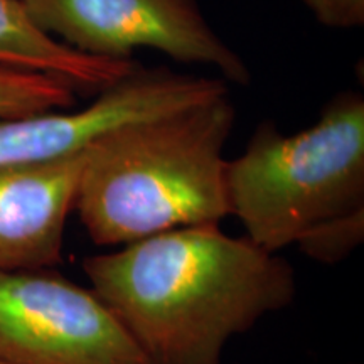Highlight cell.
Here are the masks:
<instances>
[{"label":"cell","instance_id":"cell-1","mask_svg":"<svg viewBox=\"0 0 364 364\" xmlns=\"http://www.w3.org/2000/svg\"><path fill=\"white\" fill-rule=\"evenodd\" d=\"M152 364H223L228 341L295 297L294 268L220 226H186L83 262Z\"/></svg>","mask_w":364,"mask_h":364},{"label":"cell","instance_id":"cell-8","mask_svg":"<svg viewBox=\"0 0 364 364\" xmlns=\"http://www.w3.org/2000/svg\"><path fill=\"white\" fill-rule=\"evenodd\" d=\"M113 125L110 108L91 102L80 110L0 118V167L54 161L90 147Z\"/></svg>","mask_w":364,"mask_h":364},{"label":"cell","instance_id":"cell-10","mask_svg":"<svg viewBox=\"0 0 364 364\" xmlns=\"http://www.w3.org/2000/svg\"><path fill=\"white\" fill-rule=\"evenodd\" d=\"M318 24L329 29H358L364 26V0H300Z\"/></svg>","mask_w":364,"mask_h":364},{"label":"cell","instance_id":"cell-3","mask_svg":"<svg viewBox=\"0 0 364 364\" xmlns=\"http://www.w3.org/2000/svg\"><path fill=\"white\" fill-rule=\"evenodd\" d=\"M226 193L247 238L272 253L304 250L334 223L364 215L363 95L338 93L297 134L262 122L226 162Z\"/></svg>","mask_w":364,"mask_h":364},{"label":"cell","instance_id":"cell-5","mask_svg":"<svg viewBox=\"0 0 364 364\" xmlns=\"http://www.w3.org/2000/svg\"><path fill=\"white\" fill-rule=\"evenodd\" d=\"M0 361L152 364L93 290L48 270L0 272Z\"/></svg>","mask_w":364,"mask_h":364},{"label":"cell","instance_id":"cell-7","mask_svg":"<svg viewBox=\"0 0 364 364\" xmlns=\"http://www.w3.org/2000/svg\"><path fill=\"white\" fill-rule=\"evenodd\" d=\"M0 66L36 71L78 91H102L125 78L134 61L81 54L48 36L31 21L21 0H0Z\"/></svg>","mask_w":364,"mask_h":364},{"label":"cell","instance_id":"cell-9","mask_svg":"<svg viewBox=\"0 0 364 364\" xmlns=\"http://www.w3.org/2000/svg\"><path fill=\"white\" fill-rule=\"evenodd\" d=\"M76 90L43 73L0 66V118L71 110Z\"/></svg>","mask_w":364,"mask_h":364},{"label":"cell","instance_id":"cell-6","mask_svg":"<svg viewBox=\"0 0 364 364\" xmlns=\"http://www.w3.org/2000/svg\"><path fill=\"white\" fill-rule=\"evenodd\" d=\"M85 154L0 167V272L48 270L63 260Z\"/></svg>","mask_w":364,"mask_h":364},{"label":"cell","instance_id":"cell-11","mask_svg":"<svg viewBox=\"0 0 364 364\" xmlns=\"http://www.w3.org/2000/svg\"><path fill=\"white\" fill-rule=\"evenodd\" d=\"M0 364H7V363H4V361H0Z\"/></svg>","mask_w":364,"mask_h":364},{"label":"cell","instance_id":"cell-4","mask_svg":"<svg viewBox=\"0 0 364 364\" xmlns=\"http://www.w3.org/2000/svg\"><path fill=\"white\" fill-rule=\"evenodd\" d=\"M43 33L81 54L132 61L154 49L177 63L215 68L226 83L252 73L209 24L198 0H21Z\"/></svg>","mask_w":364,"mask_h":364},{"label":"cell","instance_id":"cell-2","mask_svg":"<svg viewBox=\"0 0 364 364\" xmlns=\"http://www.w3.org/2000/svg\"><path fill=\"white\" fill-rule=\"evenodd\" d=\"M230 95L113 129L86 149L75 211L100 247H124L230 216Z\"/></svg>","mask_w":364,"mask_h":364}]
</instances>
